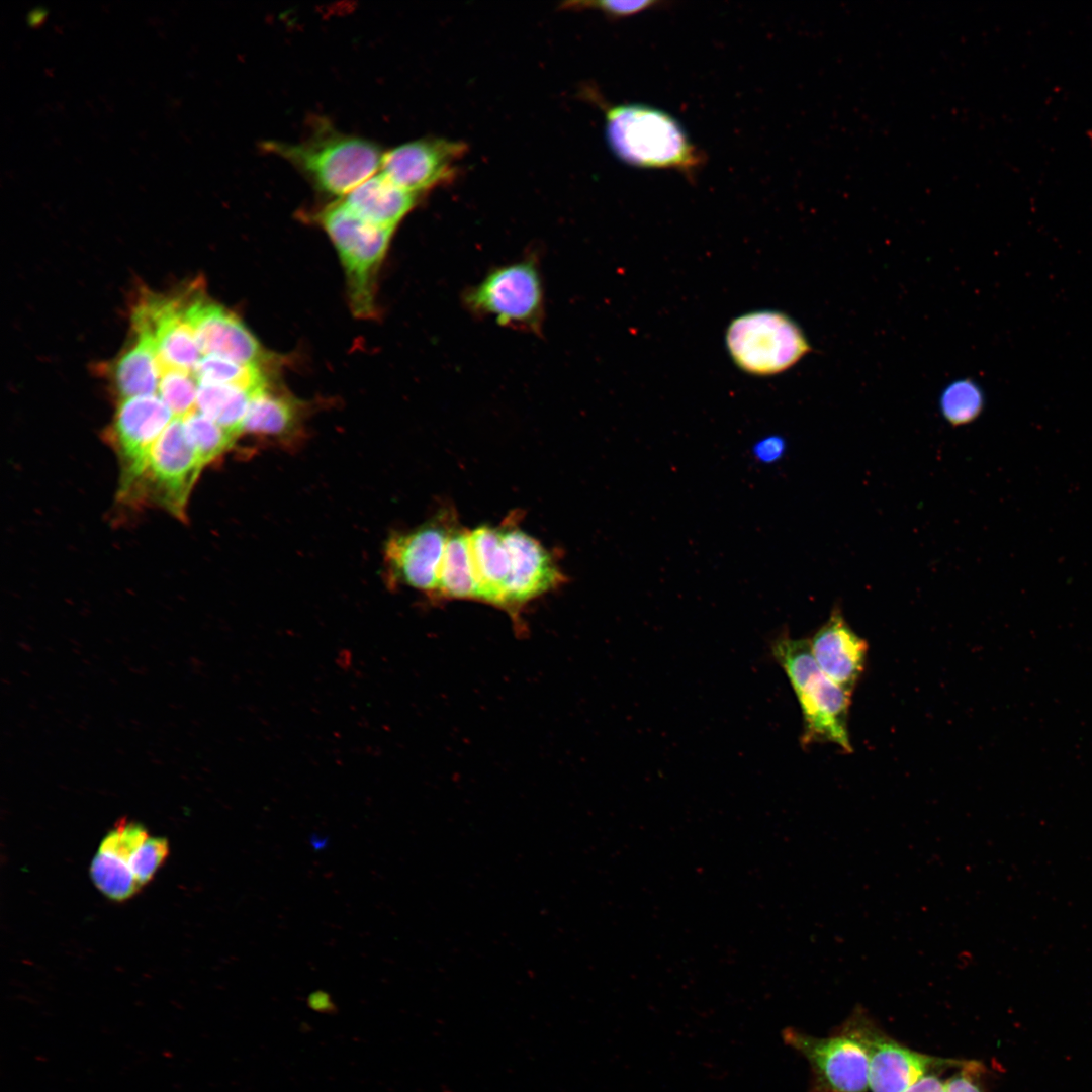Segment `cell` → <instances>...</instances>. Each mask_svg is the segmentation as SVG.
Returning <instances> with one entry per match:
<instances>
[{
	"mask_svg": "<svg viewBox=\"0 0 1092 1092\" xmlns=\"http://www.w3.org/2000/svg\"><path fill=\"white\" fill-rule=\"evenodd\" d=\"M204 463L188 442L181 419L174 418L153 446L138 490H151L155 500L184 518L192 488Z\"/></svg>",
	"mask_w": 1092,
	"mask_h": 1092,
	"instance_id": "11",
	"label": "cell"
},
{
	"mask_svg": "<svg viewBox=\"0 0 1092 1092\" xmlns=\"http://www.w3.org/2000/svg\"><path fill=\"white\" fill-rule=\"evenodd\" d=\"M299 420V405L291 396L274 391L269 385L251 398L241 428L244 433L281 437L292 431Z\"/></svg>",
	"mask_w": 1092,
	"mask_h": 1092,
	"instance_id": "20",
	"label": "cell"
},
{
	"mask_svg": "<svg viewBox=\"0 0 1092 1092\" xmlns=\"http://www.w3.org/2000/svg\"><path fill=\"white\" fill-rule=\"evenodd\" d=\"M654 1H585V2H570L565 4V9H577V8H592L598 9L608 16L612 17H624L637 14L643 10H646L654 6Z\"/></svg>",
	"mask_w": 1092,
	"mask_h": 1092,
	"instance_id": "29",
	"label": "cell"
},
{
	"mask_svg": "<svg viewBox=\"0 0 1092 1092\" xmlns=\"http://www.w3.org/2000/svg\"><path fill=\"white\" fill-rule=\"evenodd\" d=\"M174 416L156 394L119 400L110 438L121 462V493L138 490L154 444Z\"/></svg>",
	"mask_w": 1092,
	"mask_h": 1092,
	"instance_id": "8",
	"label": "cell"
},
{
	"mask_svg": "<svg viewBox=\"0 0 1092 1092\" xmlns=\"http://www.w3.org/2000/svg\"><path fill=\"white\" fill-rule=\"evenodd\" d=\"M983 405L982 390L971 379L951 382L942 391L939 399L943 418L954 427L975 421L981 414Z\"/></svg>",
	"mask_w": 1092,
	"mask_h": 1092,
	"instance_id": "25",
	"label": "cell"
},
{
	"mask_svg": "<svg viewBox=\"0 0 1092 1092\" xmlns=\"http://www.w3.org/2000/svg\"><path fill=\"white\" fill-rule=\"evenodd\" d=\"M518 517L510 516L500 526L509 557V575L502 609L513 618L529 602L555 589L565 581L556 559L541 542L523 531Z\"/></svg>",
	"mask_w": 1092,
	"mask_h": 1092,
	"instance_id": "12",
	"label": "cell"
},
{
	"mask_svg": "<svg viewBox=\"0 0 1092 1092\" xmlns=\"http://www.w3.org/2000/svg\"><path fill=\"white\" fill-rule=\"evenodd\" d=\"M198 383L239 387L253 393L268 385L261 367L216 356L203 355L193 370Z\"/></svg>",
	"mask_w": 1092,
	"mask_h": 1092,
	"instance_id": "22",
	"label": "cell"
},
{
	"mask_svg": "<svg viewBox=\"0 0 1092 1092\" xmlns=\"http://www.w3.org/2000/svg\"><path fill=\"white\" fill-rule=\"evenodd\" d=\"M90 873L97 888L113 900L130 898L141 888L127 863L101 851L92 860Z\"/></svg>",
	"mask_w": 1092,
	"mask_h": 1092,
	"instance_id": "24",
	"label": "cell"
},
{
	"mask_svg": "<svg viewBox=\"0 0 1092 1092\" xmlns=\"http://www.w3.org/2000/svg\"><path fill=\"white\" fill-rule=\"evenodd\" d=\"M843 1031L864 1048L872 1092H903L931 1071L964 1063L910 1050L885 1034L863 1012H855Z\"/></svg>",
	"mask_w": 1092,
	"mask_h": 1092,
	"instance_id": "7",
	"label": "cell"
},
{
	"mask_svg": "<svg viewBox=\"0 0 1092 1092\" xmlns=\"http://www.w3.org/2000/svg\"><path fill=\"white\" fill-rule=\"evenodd\" d=\"M313 219L324 229L339 253L354 313L363 317L372 315L375 310L377 273L395 230L362 219L342 200L318 209Z\"/></svg>",
	"mask_w": 1092,
	"mask_h": 1092,
	"instance_id": "4",
	"label": "cell"
},
{
	"mask_svg": "<svg viewBox=\"0 0 1092 1092\" xmlns=\"http://www.w3.org/2000/svg\"><path fill=\"white\" fill-rule=\"evenodd\" d=\"M984 1066L977 1061H965L960 1070L945 1082V1092H984L979 1082Z\"/></svg>",
	"mask_w": 1092,
	"mask_h": 1092,
	"instance_id": "30",
	"label": "cell"
},
{
	"mask_svg": "<svg viewBox=\"0 0 1092 1092\" xmlns=\"http://www.w3.org/2000/svg\"><path fill=\"white\" fill-rule=\"evenodd\" d=\"M169 852L168 841L162 837L147 838L133 853L128 864L138 882L142 885L151 880Z\"/></svg>",
	"mask_w": 1092,
	"mask_h": 1092,
	"instance_id": "28",
	"label": "cell"
},
{
	"mask_svg": "<svg viewBox=\"0 0 1092 1092\" xmlns=\"http://www.w3.org/2000/svg\"><path fill=\"white\" fill-rule=\"evenodd\" d=\"M43 17H44V12L42 11V9H40V10L39 9H33V10L30 11V13L28 15L29 24H31V25L37 24V23H39L41 21V19Z\"/></svg>",
	"mask_w": 1092,
	"mask_h": 1092,
	"instance_id": "33",
	"label": "cell"
},
{
	"mask_svg": "<svg viewBox=\"0 0 1092 1092\" xmlns=\"http://www.w3.org/2000/svg\"><path fill=\"white\" fill-rule=\"evenodd\" d=\"M147 838L148 833L143 825L120 820L102 840L99 851L110 854L128 864L133 853L144 844Z\"/></svg>",
	"mask_w": 1092,
	"mask_h": 1092,
	"instance_id": "27",
	"label": "cell"
},
{
	"mask_svg": "<svg viewBox=\"0 0 1092 1092\" xmlns=\"http://www.w3.org/2000/svg\"><path fill=\"white\" fill-rule=\"evenodd\" d=\"M466 152L459 141L422 138L384 152L380 169L397 186L422 196L452 182Z\"/></svg>",
	"mask_w": 1092,
	"mask_h": 1092,
	"instance_id": "13",
	"label": "cell"
},
{
	"mask_svg": "<svg viewBox=\"0 0 1092 1092\" xmlns=\"http://www.w3.org/2000/svg\"><path fill=\"white\" fill-rule=\"evenodd\" d=\"M799 701L803 720V744L829 742L852 752L848 731L851 695L830 680L817 665L809 640L784 634L772 645Z\"/></svg>",
	"mask_w": 1092,
	"mask_h": 1092,
	"instance_id": "3",
	"label": "cell"
},
{
	"mask_svg": "<svg viewBox=\"0 0 1092 1092\" xmlns=\"http://www.w3.org/2000/svg\"><path fill=\"white\" fill-rule=\"evenodd\" d=\"M253 394L235 386L198 383L197 411L237 438Z\"/></svg>",
	"mask_w": 1092,
	"mask_h": 1092,
	"instance_id": "21",
	"label": "cell"
},
{
	"mask_svg": "<svg viewBox=\"0 0 1092 1092\" xmlns=\"http://www.w3.org/2000/svg\"><path fill=\"white\" fill-rule=\"evenodd\" d=\"M109 376L120 399L155 394L160 369L153 338L134 333L133 343L110 365Z\"/></svg>",
	"mask_w": 1092,
	"mask_h": 1092,
	"instance_id": "18",
	"label": "cell"
},
{
	"mask_svg": "<svg viewBox=\"0 0 1092 1092\" xmlns=\"http://www.w3.org/2000/svg\"><path fill=\"white\" fill-rule=\"evenodd\" d=\"M809 644L821 671L851 695L864 670L868 643L850 627L839 607L832 610Z\"/></svg>",
	"mask_w": 1092,
	"mask_h": 1092,
	"instance_id": "15",
	"label": "cell"
},
{
	"mask_svg": "<svg viewBox=\"0 0 1092 1092\" xmlns=\"http://www.w3.org/2000/svg\"><path fill=\"white\" fill-rule=\"evenodd\" d=\"M478 586V600L502 609L509 575V557L500 526L482 525L468 531Z\"/></svg>",
	"mask_w": 1092,
	"mask_h": 1092,
	"instance_id": "17",
	"label": "cell"
},
{
	"mask_svg": "<svg viewBox=\"0 0 1092 1092\" xmlns=\"http://www.w3.org/2000/svg\"><path fill=\"white\" fill-rule=\"evenodd\" d=\"M468 531L457 526L447 542L439 570L437 599L478 600Z\"/></svg>",
	"mask_w": 1092,
	"mask_h": 1092,
	"instance_id": "19",
	"label": "cell"
},
{
	"mask_svg": "<svg viewBox=\"0 0 1092 1092\" xmlns=\"http://www.w3.org/2000/svg\"><path fill=\"white\" fill-rule=\"evenodd\" d=\"M181 420L188 442L204 465L225 453L235 443L234 435L197 410Z\"/></svg>",
	"mask_w": 1092,
	"mask_h": 1092,
	"instance_id": "23",
	"label": "cell"
},
{
	"mask_svg": "<svg viewBox=\"0 0 1092 1092\" xmlns=\"http://www.w3.org/2000/svg\"><path fill=\"white\" fill-rule=\"evenodd\" d=\"M903 1092H945V1086L937 1075L928 1073Z\"/></svg>",
	"mask_w": 1092,
	"mask_h": 1092,
	"instance_id": "32",
	"label": "cell"
},
{
	"mask_svg": "<svg viewBox=\"0 0 1092 1092\" xmlns=\"http://www.w3.org/2000/svg\"><path fill=\"white\" fill-rule=\"evenodd\" d=\"M606 135L614 154L632 166L691 173L703 162L702 154L679 123L650 106L624 104L607 108Z\"/></svg>",
	"mask_w": 1092,
	"mask_h": 1092,
	"instance_id": "2",
	"label": "cell"
},
{
	"mask_svg": "<svg viewBox=\"0 0 1092 1092\" xmlns=\"http://www.w3.org/2000/svg\"><path fill=\"white\" fill-rule=\"evenodd\" d=\"M186 316L202 355L261 368L271 359L239 316L200 294L188 297Z\"/></svg>",
	"mask_w": 1092,
	"mask_h": 1092,
	"instance_id": "14",
	"label": "cell"
},
{
	"mask_svg": "<svg viewBox=\"0 0 1092 1092\" xmlns=\"http://www.w3.org/2000/svg\"><path fill=\"white\" fill-rule=\"evenodd\" d=\"M307 1005L316 1012L332 1014L337 1011L330 993L324 990H315L307 997Z\"/></svg>",
	"mask_w": 1092,
	"mask_h": 1092,
	"instance_id": "31",
	"label": "cell"
},
{
	"mask_svg": "<svg viewBox=\"0 0 1092 1092\" xmlns=\"http://www.w3.org/2000/svg\"><path fill=\"white\" fill-rule=\"evenodd\" d=\"M786 1044L809 1063L813 1092H866L869 1088L868 1056L861 1043L842 1031L815 1037L795 1028L783 1031Z\"/></svg>",
	"mask_w": 1092,
	"mask_h": 1092,
	"instance_id": "10",
	"label": "cell"
},
{
	"mask_svg": "<svg viewBox=\"0 0 1092 1092\" xmlns=\"http://www.w3.org/2000/svg\"><path fill=\"white\" fill-rule=\"evenodd\" d=\"M421 196L374 174L341 200L356 215L381 228L394 229L419 203Z\"/></svg>",
	"mask_w": 1092,
	"mask_h": 1092,
	"instance_id": "16",
	"label": "cell"
},
{
	"mask_svg": "<svg viewBox=\"0 0 1092 1092\" xmlns=\"http://www.w3.org/2000/svg\"><path fill=\"white\" fill-rule=\"evenodd\" d=\"M725 342L730 357L744 372L756 376L782 373L811 351L801 327L778 310H756L735 317Z\"/></svg>",
	"mask_w": 1092,
	"mask_h": 1092,
	"instance_id": "5",
	"label": "cell"
},
{
	"mask_svg": "<svg viewBox=\"0 0 1092 1092\" xmlns=\"http://www.w3.org/2000/svg\"><path fill=\"white\" fill-rule=\"evenodd\" d=\"M456 527L453 511L445 509L412 531L391 535L384 547L389 574L396 582L435 597L444 551Z\"/></svg>",
	"mask_w": 1092,
	"mask_h": 1092,
	"instance_id": "9",
	"label": "cell"
},
{
	"mask_svg": "<svg viewBox=\"0 0 1092 1092\" xmlns=\"http://www.w3.org/2000/svg\"><path fill=\"white\" fill-rule=\"evenodd\" d=\"M198 381L193 372L170 369L161 373L158 392L174 418L184 419L197 410Z\"/></svg>",
	"mask_w": 1092,
	"mask_h": 1092,
	"instance_id": "26",
	"label": "cell"
},
{
	"mask_svg": "<svg viewBox=\"0 0 1092 1092\" xmlns=\"http://www.w3.org/2000/svg\"><path fill=\"white\" fill-rule=\"evenodd\" d=\"M468 310L506 327L539 334L545 315L544 289L534 257L491 269L462 295Z\"/></svg>",
	"mask_w": 1092,
	"mask_h": 1092,
	"instance_id": "6",
	"label": "cell"
},
{
	"mask_svg": "<svg viewBox=\"0 0 1092 1092\" xmlns=\"http://www.w3.org/2000/svg\"><path fill=\"white\" fill-rule=\"evenodd\" d=\"M261 148L288 162L318 193L346 196L376 174L384 152L374 142L316 120L308 136L296 143L266 141Z\"/></svg>",
	"mask_w": 1092,
	"mask_h": 1092,
	"instance_id": "1",
	"label": "cell"
}]
</instances>
